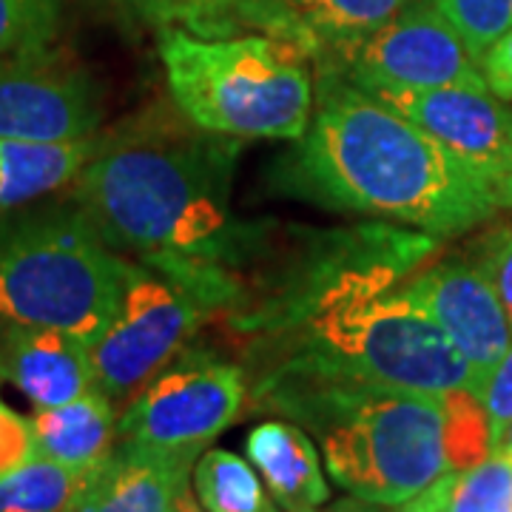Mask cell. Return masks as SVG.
<instances>
[{
    "mask_svg": "<svg viewBox=\"0 0 512 512\" xmlns=\"http://www.w3.org/2000/svg\"><path fill=\"white\" fill-rule=\"evenodd\" d=\"M410 117L456 160L498 211H512V109L490 89L370 92Z\"/></svg>",
    "mask_w": 512,
    "mask_h": 512,
    "instance_id": "obj_9",
    "label": "cell"
},
{
    "mask_svg": "<svg viewBox=\"0 0 512 512\" xmlns=\"http://www.w3.org/2000/svg\"><path fill=\"white\" fill-rule=\"evenodd\" d=\"M191 490L208 512H276L254 464L228 450H202L191 470Z\"/></svg>",
    "mask_w": 512,
    "mask_h": 512,
    "instance_id": "obj_19",
    "label": "cell"
},
{
    "mask_svg": "<svg viewBox=\"0 0 512 512\" xmlns=\"http://www.w3.org/2000/svg\"><path fill=\"white\" fill-rule=\"evenodd\" d=\"M94 137L72 143L0 140V211L37 200L60 185L74 183L92 157Z\"/></svg>",
    "mask_w": 512,
    "mask_h": 512,
    "instance_id": "obj_17",
    "label": "cell"
},
{
    "mask_svg": "<svg viewBox=\"0 0 512 512\" xmlns=\"http://www.w3.org/2000/svg\"><path fill=\"white\" fill-rule=\"evenodd\" d=\"M197 458V450L120 441L86 473L66 512H171Z\"/></svg>",
    "mask_w": 512,
    "mask_h": 512,
    "instance_id": "obj_12",
    "label": "cell"
},
{
    "mask_svg": "<svg viewBox=\"0 0 512 512\" xmlns=\"http://www.w3.org/2000/svg\"><path fill=\"white\" fill-rule=\"evenodd\" d=\"M478 66H481L487 89L501 100H512V29L495 40L478 60Z\"/></svg>",
    "mask_w": 512,
    "mask_h": 512,
    "instance_id": "obj_27",
    "label": "cell"
},
{
    "mask_svg": "<svg viewBox=\"0 0 512 512\" xmlns=\"http://www.w3.org/2000/svg\"><path fill=\"white\" fill-rule=\"evenodd\" d=\"M0 373L37 410L74 402L97 390L89 342L60 328L3 325Z\"/></svg>",
    "mask_w": 512,
    "mask_h": 512,
    "instance_id": "obj_14",
    "label": "cell"
},
{
    "mask_svg": "<svg viewBox=\"0 0 512 512\" xmlns=\"http://www.w3.org/2000/svg\"><path fill=\"white\" fill-rule=\"evenodd\" d=\"M248 399L245 370L211 350H180L126 404L117 436L157 450H197L231 427Z\"/></svg>",
    "mask_w": 512,
    "mask_h": 512,
    "instance_id": "obj_7",
    "label": "cell"
},
{
    "mask_svg": "<svg viewBox=\"0 0 512 512\" xmlns=\"http://www.w3.org/2000/svg\"><path fill=\"white\" fill-rule=\"evenodd\" d=\"M319 72L339 74L365 92L487 89L478 60L430 0H410Z\"/></svg>",
    "mask_w": 512,
    "mask_h": 512,
    "instance_id": "obj_8",
    "label": "cell"
},
{
    "mask_svg": "<svg viewBox=\"0 0 512 512\" xmlns=\"http://www.w3.org/2000/svg\"><path fill=\"white\" fill-rule=\"evenodd\" d=\"M86 473L35 456L0 481V512H66Z\"/></svg>",
    "mask_w": 512,
    "mask_h": 512,
    "instance_id": "obj_20",
    "label": "cell"
},
{
    "mask_svg": "<svg viewBox=\"0 0 512 512\" xmlns=\"http://www.w3.org/2000/svg\"><path fill=\"white\" fill-rule=\"evenodd\" d=\"M123 259L80 211H46L0 228V322L60 328L92 342L126 291Z\"/></svg>",
    "mask_w": 512,
    "mask_h": 512,
    "instance_id": "obj_5",
    "label": "cell"
},
{
    "mask_svg": "<svg viewBox=\"0 0 512 512\" xmlns=\"http://www.w3.org/2000/svg\"><path fill=\"white\" fill-rule=\"evenodd\" d=\"M390 512H512V458L490 453L467 470H450Z\"/></svg>",
    "mask_w": 512,
    "mask_h": 512,
    "instance_id": "obj_18",
    "label": "cell"
},
{
    "mask_svg": "<svg viewBox=\"0 0 512 512\" xmlns=\"http://www.w3.org/2000/svg\"><path fill=\"white\" fill-rule=\"evenodd\" d=\"M478 268L490 276V282L495 285V291L501 296L504 308L512 319V225L501 222L490 228L484 237L473 245V256Z\"/></svg>",
    "mask_w": 512,
    "mask_h": 512,
    "instance_id": "obj_24",
    "label": "cell"
},
{
    "mask_svg": "<svg viewBox=\"0 0 512 512\" xmlns=\"http://www.w3.org/2000/svg\"><path fill=\"white\" fill-rule=\"evenodd\" d=\"M237 157L234 137L134 120L94 140L74 177L77 211L117 254L183 282L208 313L228 311L237 271L259 239L231 211Z\"/></svg>",
    "mask_w": 512,
    "mask_h": 512,
    "instance_id": "obj_1",
    "label": "cell"
},
{
    "mask_svg": "<svg viewBox=\"0 0 512 512\" xmlns=\"http://www.w3.org/2000/svg\"><path fill=\"white\" fill-rule=\"evenodd\" d=\"M60 20L63 0H0V60L49 49Z\"/></svg>",
    "mask_w": 512,
    "mask_h": 512,
    "instance_id": "obj_22",
    "label": "cell"
},
{
    "mask_svg": "<svg viewBox=\"0 0 512 512\" xmlns=\"http://www.w3.org/2000/svg\"><path fill=\"white\" fill-rule=\"evenodd\" d=\"M288 183L299 197L436 239L473 231L498 211L424 128L333 72H319Z\"/></svg>",
    "mask_w": 512,
    "mask_h": 512,
    "instance_id": "obj_2",
    "label": "cell"
},
{
    "mask_svg": "<svg viewBox=\"0 0 512 512\" xmlns=\"http://www.w3.org/2000/svg\"><path fill=\"white\" fill-rule=\"evenodd\" d=\"M205 316L208 308L183 282L131 262L117 311L89 342L94 387L111 404H128L188 345Z\"/></svg>",
    "mask_w": 512,
    "mask_h": 512,
    "instance_id": "obj_6",
    "label": "cell"
},
{
    "mask_svg": "<svg viewBox=\"0 0 512 512\" xmlns=\"http://www.w3.org/2000/svg\"><path fill=\"white\" fill-rule=\"evenodd\" d=\"M251 399L311 430L330 478L367 504L399 507L444 473L493 453L484 404L470 390L424 396L365 384H282Z\"/></svg>",
    "mask_w": 512,
    "mask_h": 512,
    "instance_id": "obj_3",
    "label": "cell"
},
{
    "mask_svg": "<svg viewBox=\"0 0 512 512\" xmlns=\"http://www.w3.org/2000/svg\"><path fill=\"white\" fill-rule=\"evenodd\" d=\"M37 456L77 473H89L109 456L117 436L114 404L100 390L57 407H40L32 416Z\"/></svg>",
    "mask_w": 512,
    "mask_h": 512,
    "instance_id": "obj_16",
    "label": "cell"
},
{
    "mask_svg": "<svg viewBox=\"0 0 512 512\" xmlns=\"http://www.w3.org/2000/svg\"><path fill=\"white\" fill-rule=\"evenodd\" d=\"M493 453H504V456L512 458V421L510 427L504 430V436L493 444Z\"/></svg>",
    "mask_w": 512,
    "mask_h": 512,
    "instance_id": "obj_30",
    "label": "cell"
},
{
    "mask_svg": "<svg viewBox=\"0 0 512 512\" xmlns=\"http://www.w3.org/2000/svg\"><path fill=\"white\" fill-rule=\"evenodd\" d=\"M94 83L49 49L0 60V140L72 143L100 128Z\"/></svg>",
    "mask_w": 512,
    "mask_h": 512,
    "instance_id": "obj_10",
    "label": "cell"
},
{
    "mask_svg": "<svg viewBox=\"0 0 512 512\" xmlns=\"http://www.w3.org/2000/svg\"><path fill=\"white\" fill-rule=\"evenodd\" d=\"M439 15L464 40L467 52L481 60L501 35L512 29V0H430Z\"/></svg>",
    "mask_w": 512,
    "mask_h": 512,
    "instance_id": "obj_23",
    "label": "cell"
},
{
    "mask_svg": "<svg viewBox=\"0 0 512 512\" xmlns=\"http://www.w3.org/2000/svg\"><path fill=\"white\" fill-rule=\"evenodd\" d=\"M143 18L163 29L202 37H228L251 23L256 0H128Z\"/></svg>",
    "mask_w": 512,
    "mask_h": 512,
    "instance_id": "obj_21",
    "label": "cell"
},
{
    "mask_svg": "<svg viewBox=\"0 0 512 512\" xmlns=\"http://www.w3.org/2000/svg\"><path fill=\"white\" fill-rule=\"evenodd\" d=\"M402 291L456 345L478 376V393L512 348V319L473 259H441L404 276Z\"/></svg>",
    "mask_w": 512,
    "mask_h": 512,
    "instance_id": "obj_11",
    "label": "cell"
},
{
    "mask_svg": "<svg viewBox=\"0 0 512 512\" xmlns=\"http://www.w3.org/2000/svg\"><path fill=\"white\" fill-rule=\"evenodd\" d=\"M160 57L171 100L202 131L296 143L311 126V60L288 40L163 29Z\"/></svg>",
    "mask_w": 512,
    "mask_h": 512,
    "instance_id": "obj_4",
    "label": "cell"
},
{
    "mask_svg": "<svg viewBox=\"0 0 512 512\" xmlns=\"http://www.w3.org/2000/svg\"><path fill=\"white\" fill-rule=\"evenodd\" d=\"M248 461L262 478L276 507L285 512H319L330 501L322 458L296 421L268 419L245 441Z\"/></svg>",
    "mask_w": 512,
    "mask_h": 512,
    "instance_id": "obj_15",
    "label": "cell"
},
{
    "mask_svg": "<svg viewBox=\"0 0 512 512\" xmlns=\"http://www.w3.org/2000/svg\"><path fill=\"white\" fill-rule=\"evenodd\" d=\"M410 0H256L248 29L288 40L319 69L373 35Z\"/></svg>",
    "mask_w": 512,
    "mask_h": 512,
    "instance_id": "obj_13",
    "label": "cell"
},
{
    "mask_svg": "<svg viewBox=\"0 0 512 512\" xmlns=\"http://www.w3.org/2000/svg\"><path fill=\"white\" fill-rule=\"evenodd\" d=\"M325 512H390V507H382V504H367V501H362V498H348V501L333 504V507Z\"/></svg>",
    "mask_w": 512,
    "mask_h": 512,
    "instance_id": "obj_28",
    "label": "cell"
},
{
    "mask_svg": "<svg viewBox=\"0 0 512 512\" xmlns=\"http://www.w3.org/2000/svg\"><path fill=\"white\" fill-rule=\"evenodd\" d=\"M478 399L484 404V413L490 421V447H493L512 421V348L493 367V373L487 376Z\"/></svg>",
    "mask_w": 512,
    "mask_h": 512,
    "instance_id": "obj_26",
    "label": "cell"
},
{
    "mask_svg": "<svg viewBox=\"0 0 512 512\" xmlns=\"http://www.w3.org/2000/svg\"><path fill=\"white\" fill-rule=\"evenodd\" d=\"M37 456L32 421L18 416L12 407L0 402V481L18 473L23 464Z\"/></svg>",
    "mask_w": 512,
    "mask_h": 512,
    "instance_id": "obj_25",
    "label": "cell"
},
{
    "mask_svg": "<svg viewBox=\"0 0 512 512\" xmlns=\"http://www.w3.org/2000/svg\"><path fill=\"white\" fill-rule=\"evenodd\" d=\"M171 512H208V510H205L200 501H197L194 490L185 484L183 490H180V495H177V501H174V510Z\"/></svg>",
    "mask_w": 512,
    "mask_h": 512,
    "instance_id": "obj_29",
    "label": "cell"
}]
</instances>
